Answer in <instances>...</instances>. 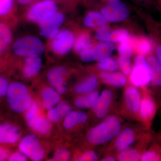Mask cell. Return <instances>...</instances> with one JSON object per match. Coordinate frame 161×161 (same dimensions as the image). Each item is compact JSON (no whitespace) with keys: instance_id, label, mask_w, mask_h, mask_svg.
<instances>
[{"instance_id":"cell-1","label":"cell","mask_w":161,"mask_h":161,"mask_svg":"<svg viewBox=\"0 0 161 161\" xmlns=\"http://www.w3.org/2000/svg\"><path fill=\"white\" fill-rule=\"evenodd\" d=\"M120 130V124L117 117L109 116L92 128L88 133V140L91 143L101 145L112 140Z\"/></svg>"},{"instance_id":"cell-2","label":"cell","mask_w":161,"mask_h":161,"mask_svg":"<svg viewBox=\"0 0 161 161\" xmlns=\"http://www.w3.org/2000/svg\"><path fill=\"white\" fill-rule=\"evenodd\" d=\"M6 98L10 109L17 113L26 112L32 103L26 86L16 81L9 84Z\"/></svg>"},{"instance_id":"cell-3","label":"cell","mask_w":161,"mask_h":161,"mask_svg":"<svg viewBox=\"0 0 161 161\" xmlns=\"http://www.w3.org/2000/svg\"><path fill=\"white\" fill-rule=\"evenodd\" d=\"M25 119L32 130L41 134H47L52 130L51 122L41 114V109L36 102L32 103L25 112Z\"/></svg>"},{"instance_id":"cell-4","label":"cell","mask_w":161,"mask_h":161,"mask_svg":"<svg viewBox=\"0 0 161 161\" xmlns=\"http://www.w3.org/2000/svg\"><path fill=\"white\" fill-rule=\"evenodd\" d=\"M13 51L19 56L39 57L44 51L43 43L39 38L26 36L20 38L13 45Z\"/></svg>"},{"instance_id":"cell-5","label":"cell","mask_w":161,"mask_h":161,"mask_svg":"<svg viewBox=\"0 0 161 161\" xmlns=\"http://www.w3.org/2000/svg\"><path fill=\"white\" fill-rule=\"evenodd\" d=\"M132 83L136 86H143L151 81V73L149 64L143 55L136 58L131 75Z\"/></svg>"},{"instance_id":"cell-6","label":"cell","mask_w":161,"mask_h":161,"mask_svg":"<svg viewBox=\"0 0 161 161\" xmlns=\"http://www.w3.org/2000/svg\"><path fill=\"white\" fill-rule=\"evenodd\" d=\"M19 149L32 160H42L44 156V149L37 137L33 134H28L23 137L19 144Z\"/></svg>"},{"instance_id":"cell-7","label":"cell","mask_w":161,"mask_h":161,"mask_svg":"<svg viewBox=\"0 0 161 161\" xmlns=\"http://www.w3.org/2000/svg\"><path fill=\"white\" fill-rule=\"evenodd\" d=\"M101 13L107 21L116 23L126 19L129 16V10L126 5L119 0H110Z\"/></svg>"},{"instance_id":"cell-8","label":"cell","mask_w":161,"mask_h":161,"mask_svg":"<svg viewBox=\"0 0 161 161\" xmlns=\"http://www.w3.org/2000/svg\"><path fill=\"white\" fill-rule=\"evenodd\" d=\"M64 19V15L60 12L56 11L48 14L39 22L41 35L46 38H53L59 31Z\"/></svg>"},{"instance_id":"cell-9","label":"cell","mask_w":161,"mask_h":161,"mask_svg":"<svg viewBox=\"0 0 161 161\" xmlns=\"http://www.w3.org/2000/svg\"><path fill=\"white\" fill-rule=\"evenodd\" d=\"M75 36L71 31L63 30L58 32L51 41L53 51L59 55H65L71 49L75 43Z\"/></svg>"},{"instance_id":"cell-10","label":"cell","mask_w":161,"mask_h":161,"mask_svg":"<svg viewBox=\"0 0 161 161\" xmlns=\"http://www.w3.org/2000/svg\"><path fill=\"white\" fill-rule=\"evenodd\" d=\"M115 49V46L111 42H103L95 47L82 52L80 59L84 62L100 60L108 57Z\"/></svg>"},{"instance_id":"cell-11","label":"cell","mask_w":161,"mask_h":161,"mask_svg":"<svg viewBox=\"0 0 161 161\" xmlns=\"http://www.w3.org/2000/svg\"><path fill=\"white\" fill-rule=\"evenodd\" d=\"M57 9V5L53 1H42L31 7L28 12L27 16L32 22H40L48 14L56 12Z\"/></svg>"},{"instance_id":"cell-12","label":"cell","mask_w":161,"mask_h":161,"mask_svg":"<svg viewBox=\"0 0 161 161\" xmlns=\"http://www.w3.org/2000/svg\"><path fill=\"white\" fill-rule=\"evenodd\" d=\"M21 133L16 126L8 122L0 123V145L6 146L16 143Z\"/></svg>"},{"instance_id":"cell-13","label":"cell","mask_w":161,"mask_h":161,"mask_svg":"<svg viewBox=\"0 0 161 161\" xmlns=\"http://www.w3.org/2000/svg\"><path fill=\"white\" fill-rule=\"evenodd\" d=\"M112 98V92L108 90L104 91L99 96L93 108L94 113L98 118H103L108 114Z\"/></svg>"},{"instance_id":"cell-14","label":"cell","mask_w":161,"mask_h":161,"mask_svg":"<svg viewBox=\"0 0 161 161\" xmlns=\"http://www.w3.org/2000/svg\"><path fill=\"white\" fill-rule=\"evenodd\" d=\"M43 106L46 109L49 110L59 103L60 95L56 89L51 87L43 89L41 92Z\"/></svg>"},{"instance_id":"cell-15","label":"cell","mask_w":161,"mask_h":161,"mask_svg":"<svg viewBox=\"0 0 161 161\" xmlns=\"http://www.w3.org/2000/svg\"><path fill=\"white\" fill-rule=\"evenodd\" d=\"M100 77L105 83L116 87L124 86L127 82L125 76L120 72H104Z\"/></svg>"},{"instance_id":"cell-16","label":"cell","mask_w":161,"mask_h":161,"mask_svg":"<svg viewBox=\"0 0 161 161\" xmlns=\"http://www.w3.org/2000/svg\"><path fill=\"white\" fill-rule=\"evenodd\" d=\"M42 60L39 57H27L23 68V75L31 78L38 74L42 67Z\"/></svg>"},{"instance_id":"cell-17","label":"cell","mask_w":161,"mask_h":161,"mask_svg":"<svg viewBox=\"0 0 161 161\" xmlns=\"http://www.w3.org/2000/svg\"><path fill=\"white\" fill-rule=\"evenodd\" d=\"M87 119V116L84 112L79 111L70 112L64 117L63 125L66 129H70L76 125L85 123Z\"/></svg>"},{"instance_id":"cell-18","label":"cell","mask_w":161,"mask_h":161,"mask_svg":"<svg viewBox=\"0 0 161 161\" xmlns=\"http://www.w3.org/2000/svg\"><path fill=\"white\" fill-rule=\"evenodd\" d=\"M126 102L129 109L132 112H137L140 107V96L135 88L130 87L126 90L125 93Z\"/></svg>"},{"instance_id":"cell-19","label":"cell","mask_w":161,"mask_h":161,"mask_svg":"<svg viewBox=\"0 0 161 161\" xmlns=\"http://www.w3.org/2000/svg\"><path fill=\"white\" fill-rule=\"evenodd\" d=\"M99 96V92L96 91L85 94L76 99L75 102V106L80 108L89 109L94 108Z\"/></svg>"},{"instance_id":"cell-20","label":"cell","mask_w":161,"mask_h":161,"mask_svg":"<svg viewBox=\"0 0 161 161\" xmlns=\"http://www.w3.org/2000/svg\"><path fill=\"white\" fill-rule=\"evenodd\" d=\"M12 40V33L7 24L0 23V55L3 54L9 48Z\"/></svg>"},{"instance_id":"cell-21","label":"cell","mask_w":161,"mask_h":161,"mask_svg":"<svg viewBox=\"0 0 161 161\" xmlns=\"http://www.w3.org/2000/svg\"><path fill=\"white\" fill-rule=\"evenodd\" d=\"M134 140L135 136L133 131L130 129H125L119 135L115 142V147L118 150L122 151L130 147Z\"/></svg>"},{"instance_id":"cell-22","label":"cell","mask_w":161,"mask_h":161,"mask_svg":"<svg viewBox=\"0 0 161 161\" xmlns=\"http://www.w3.org/2000/svg\"><path fill=\"white\" fill-rule=\"evenodd\" d=\"M151 73V81L155 86L161 87V68L157 59L151 56L147 59Z\"/></svg>"},{"instance_id":"cell-23","label":"cell","mask_w":161,"mask_h":161,"mask_svg":"<svg viewBox=\"0 0 161 161\" xmlns=\"http://www.w3.org/2000/svg\"><path fill=\"white\" fill-rule=\"evenodd\" d=\"M98 80L95 76H90L75 87V92L80 95H85L94 92L98 85Z\"/></svg>"},{"instance_id":"cell-24","label":"cell","mask_w":161,"mask_h":161,"mask_svg":"<svg viewBox=\"0 0 161 161\" xmlns=\"http://www.w3.org/2000/svg\"><path fill=\"white\" fill-rule=\"evenodd\" d=\"M107 20L103 14L97 12L92 11L86 15L84 20V24L91 28L101 27L107 24Z\"/></svg>"},{"instance_id":"cell-25","label":"cell","mask_w":161,"mask_h":161,"mask_svg":"<svg viewBox=\"0 0 161 161\" xmlns=\"http://www.w3.org/2000/svg\"><path fill=\"white\" fill-rule=\"evenodd\" d=\"M66 73V70L63 67H58L53 69L47 73V78L50 83L56 88L61 84L64 83V78Z\"/></svg>"},{"instance_id":"cell-26","label":"cell","mask_w":161,"mask_h":161,"mask_svg":"<svg viewBox=\"0 0 161 161\" xmlns=\"http://www.w3.org/2000/svg\"><path fill=\"white\" fill-rule=\"evenodd\" d=\"M140 110L142 118L148 120L152 118L154 115L155 111V105L151 98H146L142 100Z\"/></svg>"},{"instance_id":"cell-27","label":"cell","mask_w":161,"mask_h":161,"mask_svg":"<svg viewBox=\"0 0 161 161\" xmlns=\"http://www.w3.org/2000/svg\"><path fill=\"white\" fill-rule=\"evenodd\" d=\"M93 42L92 38L87 34H82L78 37L75 46V51L81 53L92 48Z\"/></svg>"},{"instance_id":"cell-28","label":"cell","mask_w":161,"mask_h":161,"mask_svg":"<svg viewBox=\"0 0 161 161\" xmlns=\"http://www.w3.org/2000/svg\"><path fill=\"white\" fill-rule=\"evenodd\" d=\"M99 69L107 72H112L118 68L119 64L113 58L107 57L99 60L98 64Z\"/></svg>"},{"instance_id":"cell-29","label":"cell","mask_w":161,"mask_h":161,"mask_svg":"<svg viewBox=\"0 0 161 161\" xmlns=\"http://www.w3.org/2000/svg\"><path fill=\"white\" fill-rule=\"evenodd\" d=\"M130 40L129 32L126 30L120 29L112 31L110 36L109 42H128Z\"/></svg>"},{"instance_id":"cell-30","label":"cell","mask_w":161,"mask_h":161,"mask_svg":"<svg viewBox=\"0 0 161 161\" xmlns=\"http://www.w3.org/2000/svg\"><path fill=\"white\" fill-rule=\"evenodd\" d=\"M139 153L138 151L132 149H125L122 150L118 156L119 161H138L140 158Z\"/></svg>"},{"instance_id":"cell-31","label":"cell","mask_w":161,"mask_h":161,"mask_svg":"<svg viewBox=\"0 0 161 161\" xmlns=\"http://www.w3.org/2000/svg\"><path fill=\"white\" fill-rule=\"evenodd\" d=\"M136 48L141 55L150 53L152 49V45L150 40L147 38H142L137 41Z\"/></svg>"},{"instance_id":"cell-32","label":"cell","mask_w":161,"mask_h":161,"mask_svg":"<svg viewBox=\"0 0 161 161\" xmlns=\"http://www.w3.org/2000/svg\"><path fill=\"white\" fill-rule=\"evenodd\" d=\"M112 31L109 27L103 26L95 32V37L96 39L103 42H109L110 36Z\"/></svg>"},{"instance_id":"cell-33","label":"cell","mask_w":161,"mask_h":161,"mask_svg":"<svg viewBox=\"0 0 161 161\" xmlns=\"http://www.w3.org/2000/svg\"><path fill=\"white\" fill-rule=\"evenodd\" d=\"M14 0H0V17L9 14L13 7Z\"/></svg>"},{"instance_id":"cell-34","label":"cell","mask_w":161,"mask_h":161,"mask_svg":"<svg viewBox=\"0 0 161 161\" xmlns=\"http://www.w3.org/2000/svg\"><path fill=\"white\" fill-rule=\"evenodd\" d=\"M118 52L120 57L130 59L132 56V48L129 42H123L119 47Z\"/></svg>"},{"instance_id":"cell-35","label":"cell","mask_w":161,"mask_h":161,"mask_svg":"<svg viewBox=\"0 0 161 161\" xmlns=\"http://www.w3.org/2000/svg\"><path fill=\"white\" fill-rule=\"evenodd\" d=\"M9 84L8 78L0 75V101L6 98Z\"/></svg>"},{"instance_id":"cell-36","label":"cell","mask_w":161,"mask_h":161,"mask_svg":"<svg viewBox=\"0 0 161 161\" xmlns=\"http://www.w3.org/2000/svg\"><path fill=\"white\" fill-rule=\"evenodd\" d=\"M118 64L125 75H128L130 74L131 71V64L130 58H124L120 56L119 58Z\"/></svg>"},{"instance_id":"cell-37","label":"cell","mask_w":161,"mask_h":161,"mask_svg":"<svg viewBox=\"0 0 161 161\" xmlns=\"http://www.w3.org/2000/svg\"><path fill=\"white\" fill-rule=\"evenodd\" d=\"M70 158L69 152L64 149H59L56 151L54 155L53 161H69Z\"/></svg>"},{"instance_id":"cell-38","label":"cell","mask_w":161,"mask_h":161,"mask_svg":"<svg viewBox=\"0 0 161 161\" xmlns=\"http://www.w3.org/2000/svg\"><path fill=\"white\" fill-rule=\"evenodd\" d=\"M141 159L143 161H160L161 157L157 151L150 150L144 153L141 157Z\"/></svg>"},{"instance_id":"cell-39","label":"cell","mask_w":161,"mask_h":161,"mask_svg":"<svg viewBox=\"0 0 161 161\" xmlns=\"http://www.w3.org/2000/svg\"><path fill=\"white\" fill-rule=\"evenodd\" d=\"M56 108L62 118L65 117L71 110L70 106L65 102L58 103Z\"/></svg>"},{"instance_id":"cell-40","label":"cell","mask_w":161,"mask_h":161,"mask_svg":"<svg viewBox=\"0 0 161 161\" xmlns=\"http://www.w3.org/2000/svg\"><path fill=\"white\" fill-rule=\"evenodd\" d=\"M98 155L97 153L94 151H90L86 152L83 155L78 158L76 161H93L97 160Z\"/></svg>"},{"instance_id":"cell-41","label":"cell","mask_w":161,"mask_h":161,"mask_svg":"<svg viewBox=\"0 0 161 161\" xmlns=\"http://www.w3.org/2000/svg\"><path fill=\"white\" fill-rule=\"evenodd\" d=\"M47 118L52 122H57L62 119L56 107L48 110Z\"/></svg>"},{"instance_id":"cell-42","label":"cell","mask_w":161,"mask_h":161,"mask_svg":"<svg viewBox=\"0 0 161 161\" xmlns=\"http://www.w3.org/2000/svg\"><path fill=\"white\" fill-rule=\"evenodd\" d=\"M27 160V156L20 151L19 152H15L11 153L8 160V161H25Z\"/></svg>"},{"instance_id":"cell-43","label":"cell","mask_w":161,"mask_h":161,"mask_svg":"<svg viewBox=\"0 0 161 161\" xmlns=\"http://www.w3.org/2000/svg\"><path fill=\"white\" fill-rule=\"evenodd\" d=\"M11 153L10 150L6 146L0 145V161L8 160Z\"/></svg>"},{"instance_id":"cell-44","label":"cell","mask_w":161,"mask_h":161,"mask_svg":"<svg viewBox=\"0 0 161 161\" xmlns=\"http://www.w3.org/2000/svg\"><path fill=\"white\" fill-rule=\"evenodd\" d=\"M55 89L60 95H63L66 93L67 90V87L66 84L64 82V83L61 84L58 86L56 87L55 88Z\"/></svg>"},{"instance_id":"cell-45","label":"cell","mask_w":161,"mask_h":161,"mask_svg":"<svg viewBox=\"0 0 161 161\" xmlns=\"http://www.w3.org/2000/svg\"><path fill=\"white\" fill-rule=\"evenodd\" d=\"M157 59L158 61L161 68V45H159L158 47L157 50Z\"/></svg>"},{"instance_id":"cell-46","label":"cell","mask_w":161,"mask_h":161,"mask_svg":"<svg viewBox=\"0 0 161 161\" xmlns=\"http://www.w3.org/2000/svg\"><path fill=\"white\" fill-rule=\"evenodd\" d=\"M19 3L22 5H26L31 3L34 0H18Z\"/></svg>"},{"instance_id":"cell-47","label":"cell","mask_w":161,"mask_h":161,"mask_svg":"<svg viewBox=\"0 0 161 161\" xmlns=\"http://www.w3.org/2000/svg\"><path fill=\"white\" fill-rule=\"evenodd\" d=\"M102 161H115V159L112 157H107L105 158H104L102 160Z\"/></svg>"},{"instance_id":"cell-48","label":"cell","mask_w":161,"mask_h":161,"mask_svg":"<svg viewBox=\"0 0 161 161\" xmlns=\"http://www.w3.org/2000/svg\"><path fill=\"white\" fill-rule=\"evenodd\" d=\"M141 1H148V0H141Z\"/></svg>"}]
</instances>
